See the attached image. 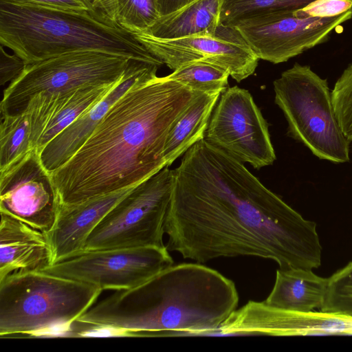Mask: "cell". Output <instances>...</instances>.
Masks as SVG:
<instances>
[{
  "instance_id": "cell-28",
  "label": "cell",
  "mask_w": 352,
  "mask_h": 352,
  "mask_svg": "<svg viewBox=\"0 0 352 352\" xmlns=\"http://www.w3.org/2000/svg\"><path fill=\"white\" fill-rule=\"evenodd\" d=\"M25 61L19 56L7 53L0 47V84L10 83L18 78L25 67Z\"/></svg>"
},
{
  "instance_id": "cell-13",
  "label": "cell",
  "mask_w": 352,
  "mask_h": 352,
  "mask_svg": "<svg viewBox=\"0 0 352 352\" xmlns=\"http://www.w3.org/2000/svg\"><path fill=\"white\" fill-rule=\"evenodd\" d=\"M60 204L52 175L36 148L0 170V212L46 233L54 226Z\"/></svg>"
},
{
  "instance_id": "cell-27",
  "label": "cell",
  "mask_w": 352,
  "mask_h": 352,
  "mask_svg": "<svg viewBox=\"0 0 352 352\" xmlns=\"http://www.w3.org/2000/svg\"><path fill=\"white\" fill-rule=\"evenodd\" d=\"M331 98L340 128L348 140L352 142V63L335 82Z\"/></svg>"
},
{
  "instance_id": "cell-23",
  "label": "cell",
  "mask_w": 352,
  "mask_h": 352,
  "mask_svg": "<svg viewBox=\"0 0 352 352\" xmlns=\"http://www.w3.org/2000/svg\"><path fill=\"white\" fill-rule=\"evenodd\" d=\"M166 76L195 91L221 94L228 87L230 74L220 65L196 62L183 65Z\"/></svg>"
},
{
  "instance_id": "cell-14",
  "label": "cell",
  "mask_w": 352,
  "mask_h": 352,
  "mask_svg": "<svg viewBox=\"0 0 352 352\" xmlns=\"http://www.w3.org/2000/svg\"><path fill=\"white\" fill-rule=\"evenodd\" d=\"M352 335V317L324 311L276 309L263 301H249L236 309L212 336H275Z\"/></svg>"
},
{
  "instance_id": "cell-30",
  "label": "cell",
  "mask_w": 352,
  "mask_h": 352,
  "mask_svg": "<svg viewBox=\"0 0 352 352\" xmlns=\"http://www.w3.org/2000/svg\"><path fill=\"white\" fill-rule=\"evenodd\" d=\"M40 5L76 10H89L82 0H22Z\"/></svg>"
},
{
  "instance_id": "cell-10",
  "label": "cell",
  "mask_w": 352,
  "mask_h": 352,
  "mask_svg": "<svg viewBox=\"0 0 352 352\" xmlns=\"http://www.w3.org/2000/svg\"><path fill=\"white\" fill-rule=\"evenodd\" d=\"M204 138L257 169L272 165L276 158L266 120L251 94L237 86L221 94Z\"/></svg>"
},
{
  "instance_id": "cell-31",
  "label": "cell",
  "mask_w": 352,
  "mask_h": 352,
  "mask_svg": "<svg viewBox=\"0 0 352 352\" xmlns=\"http://www.w3.org/2000/svg\"><path fill=\"white\" fill-rule=\"evenodd\" d=\"M160 16L171 14L195 0H157Z\"/></svg>"
},
{
  "instance_id": "cell-8",
  "label": "cell",
  "mask_w": 352,
  "mask_h": 352,
  "mask_svg": "<svg viewBox=\"0 0 352 352\" xmlns=\"http://www.w3.org/2000/svg\"><path fill=\"white\" fill-rule=\"evenodd\" d=\"M160 64L96 51L75 52L26 64L4 89L1 113H21L42 92H58L87 85L116 83L127 74Z\"/></svg>"
},
{
  "instance_id": "cell-29",
  "label": "cell",
  "mask_w": 352,
  "mask_h": 352,
  "mask_svg": "<svg viewBox=\"0 0 352 352\" xmlns=\"http://www.w3.org/2000/svg\"><path fill=\"white\" fill-rule=\"evenodd\" d=\"M88 9L99 16L117 22V0H82Z\"/></svg>"
},
{
  "instance_id": "cell-21",
  "label": "cell",
  "mask_w": 352,
  "mask_h": 352,
  "mask_svg": "<svg viewBox=\"0 0 352 352\" xmlns=\"http://www.w3.org/2000/svg\"><path fill=\"white\" fill-rule=\"evenodd\" d=\"M220 95L219 93H200L175 122L165 146L166 166H170L193 144L205 138L212 113Z\"/></svg>"
},
{
  "instance_id": "cell-22",
  "label": "cell",
  "mask_w": 352,
  "mask_h": 352,
  "mask_svg": "<svg viewBox=\"0 0 352 352\" xmlns=\"http://www.w3.org/2000/svg\"><path fill=\"white\" fill-rule=\"evenodd\" d=\"M30 136L31 124L28 112L1 113L0 170L18 162L35 148Z\"/></svg>"
},
{
  "instance_id": "cell-5",
  "label": "cell",
  "mask_w": 352,
  "mask_h": 352,
  "mask_svg": "<svg viewBox=\"0 0 352 352\" xmlns=\"http://www.w3.org/2000/svg\"><path fill=\"white\" fill-rule=\"evenodd\" d=\"M102 291L42 271L14 272L0 280V337L71 331Z\"/></svg>"
},
{
  "instance_id": "cell-16",
  "label": "cell",
  "mask_w": 352,
  "mask_h": 352,
  "mask_svg": "<svg viewBox=\"0 0 352 352\" xmlns=\"http://www.w3.org/2000/svg\"><path fill=\"white\" fill-rule=\"evenodd\" d=\"M135 186L76 204H61L54 226L45 233L52 251L51 265L82 253L93 230Z\"/></svg>"
},
{
  "instance_id": "cell-15",
  "label": "cell",
  "mask_w": 352,
  "mask_h": 352,
  "mask_svg": "<svg viewBox=\"0 0 352 352\" xmlns=\"http://www.w3.org/2000/svg\"><path fill=\"white\" fill-rule=\"evenodd\" d=\"M120 80L111 85H87L58 92L42 91L33 96L23 111L30 116L34 148L39 151L79 116L100 102Z\"/></svg>"
},
{
  "instance_id": "cell-7",
  "label": "cell",
  "mask_w": 352,
  "mask_h": 352,
  "mask_svg": "<svg viewBox=\"0 0 352 352\" xmlns=\"http://www.w3.org/2000/svg\"><path fill=\"white\" fill-rule=\"evenodd\" d=\"M352 18V1L318 0L303 8L242 19L234 24L258 59L281 63L326 42Z\"/></svg>"
},
{
  "instance_id": "cell-4",
  "label": "cell",
  "mask_w": 352,
  "mask_h": 352,
  "mask_svg": "<svg viewBox=\"0 0 352 352\" xmlns=\"http://www.w3.org/2000/svg\"><path fill=\"white\" fill-rule=\"evenodd\" d=\"M0 44L29 64L64 54L96 51L163 65L131 32L98 14L0 0Z\"/></svg>"
},
{
  "instance_id": "cell-24",
  "label": "cell",
  "mask_w": 352,
  "mask_h": 352,
  "mask_svg": "<svg viewBox=\"0 0 352 352\" xmlns=\"http://www.w3.org/2000/svg\"><path fill=\"white\" fill-rule=\"evenodd\" d=\"M317 1L318 0H223L219 23L231 25L242 19L274 12L296 10Z\"/></svg>"
},
{
  "instance_id": "cell-11",
  "label": "cell",
  "mask_w": 352,
  "mask_h": 352,
  "mask_svg": "<svg viewBox=\"0 0 352 352\" xmlns=\"http://www.w3.org/2000/svg\"><path fill=\"white\" fill-rule=\"evenodd\" d=\"M173 265L166 246H147L84 252L42 272L89 283L102 290H121L138 286Z\"/></svg>"
},
{
  "instance_id": "cell-6",
  "label": "cell",
  "mask_w": 352,
  "mask_h": 352,
  "mask_svg": "<svg viewBox=\"0 0 352 352\" xmlns=\"http://www.w3.org/2000/svg\"><path fill=\"white\" fill-rule=\"evenodd\" d=\"M273 85L274 101L287 120L288 135L320 160L349 162L351 142L336 118L327 80L310 66L296 63Z\"/></svg>"
},
{
  "instance_id": "cell-25",
  "label": "cell",
  "mask_w": 352,
  "mask_h": 352,
  "mask_svg": "<svg viewBox=\"0 0 352 352\" xmlns=\"http://www.w3.org/2000/svg\"><path fill=\"white\" fill-rule=\"evenodd\" d=\"M320 309L352 317V261L327 278Z\"/></svg>"
},
{
  "instance_id": "cell-2",
  "label": "cell",
  "mask_w": 352,
  "mask_h": 352,
  "mask_svg": "<svg viewBox=\"0 0 352 352\" xmlns=\"http://www.w3.org/2000/svg\"><path fill=\"white\" fill-rule=\"evenodd\" d=\"M200 93L167 76L138 80L76 153L50 173L61 204L135 186L166 166L169 133Z\"/></svg>"
},
{
  "instance_id": "cell-3",
  "label": "cell",
  "mask_w": 352,
  "mask_h": 352,
  "mask_svg": "<svg viewBox=\"0 0 352 352\" xmlns=\"http://www.w3.org/2000/svg\"><path fill=\"white\" fill-rule=\"evenodd\" d=\"M238 303L231 280L204 265L182 263L116 290L76 321L118 329L126 336H210Z\"/></svg>"
},
{
  "instance_id": "cell-12",
  "label": "cell",
  "mask_w": 352,
  "mask_h": 352,
  "mask_svg": "<svg viewBox=\"0 0 352 352\" xmlns=\"http://www.w3.org/2000/svg\"><path fill=\"white\" fill-rule=\"evenodd\" d=\"M134 34L153 55L173 70L192 63H210L227 69L230 76L239 82L254 73L259 60L233 25L219 24L213 36L168 40L145 33Z\"/></svg>"
},
{
  "instance_id": "cell-26",
  "label": "cell",
  "mask_w": 352,
  "mask_h": 352,
  "mask_svg": "<svg viewBox=\"0 0 352 352\" xmlns=\"http://www.w3.org/2000/svg\"><path fill=\"white\" fill-rule=\"evenodd\" d=\"M117 22L133 34L148 30L160 17L157 0H117Z\"/></svg>"
},
{
  "instance_id": "cell-9",
  "label": "cell",
  "mask_w": 352,
  "mask_h": 352,
  "mask_svg": "<svg viewBox=\"0 0 352 352\" xmlns=\"http://www.w3.org/2000/svg\"><path fill=\"white\" fill-rule=\"evenodd\" d=\"M168 167L136 185L116 204L93 230L84 252L165 247L164 223L175 184L174 169Z\"/></svg>"
},
{
  "instance_id": "cell-17",
  "label": "cell",
  "mask_w": 352,
  "mask_h": 352,
  "mask_svg": "<svg viewBox=\"0 0 352 352\" xmlns=\"http://www.w3.org/2000/svg\"><path fill=\"white\" fill-rule=\"evenodd\" d=\"M160 67L154 65L126 76L100 102L43 147L38 153L46 170L52 173L65 164L85 143L113 103L138 80L157 75Z\"/></svg>"
},
{
  "instance_id": "cell-1",
  "label": "cell",
  "mask_w": 352,
  "mask_h": 352,
  "mask_svg": "<svg viewBox=\"0 0 352 352\" xmlns=\"http://www.w3.org/2000/svg\"><path fill=\"white\" fill-rule=\"evenodd\" d=\"M174 173L164 223L169 252L199 263L250 256L273 260L281 270L320 265L316 223L205 138L186 151Z\"/></svg>"
},
{
  "instance_id": "cell-18",
  "label": "cell",
  "mask_w": 352,
  "mask_h": 352,
  "mask_svg": "<svg viewBox=\"0 0 352 352\" xmlns=\"http://www.w3.org/2000/svg\"><path fill=\"white\" fill-rule=\"evenodd\" d=\"M0 280L18 271H42L52 264L44 232L0 212Z\"/></svg>"
},
{
  "instance_id": "cell-19",
  "label": "cell",
  "mask_w": 352,
  "mask_h": 352,
  "mask_svg": "<svg viewBox=\"0 0 352 352\" xmlns=\"http://www.w3.org/2000/svg\"><path fill=\"white\" fill-rule=\"evenodd\" d=\"M327 284V278L317 276L311 270L278 269L273 289L263 302L272 307L292 311L320 309Z\"/></svg>"
},
{
  "instance_id": "cell-20",
  "label": "cell",
  "mask_w": 352,
  "mask_h": 352,
  "mask_svg": "<svg viewBox=\"0 0 352 352\" xmlns=\"http://www.w3.org/2000/svg\"><path fill=\"white\" fill-rule=\"evenodd\" d=\"M223 0H195L181 9L160 16L145 33L160 39L213 36L219 26Z\"/></svg>"
}]
</instances>
